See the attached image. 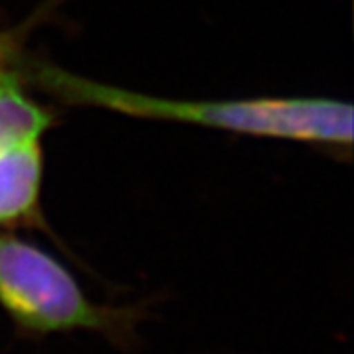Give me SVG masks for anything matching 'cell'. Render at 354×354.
Returning <instances> with one entry per match:
<instances>
[{
	"label": "cell",
	"instance_id": "obj_3",
	"mask_svg": "<svg viewBox=\"0 0 354 354\" xmlns=\"http://www.w3.org/2000/svg\"><path fill=\"white\" fill-rule=\"evenodd\" d=\"M44 146L32 140L0 152V230L48 225L41 215Z\"/></svg>",
	"mask_w": 354,
	"mask_h": 354
},
{
	"label": "cell",
	"instance_id": "obj_1",
	"mask_svg": "<svg viewBox=\"0 0 354 354\" xmlns=\"http://www.w3.org/2000/svg\"><path fill=\"white\" fill-rule=\"evenodd\" d=\"M22 71L32 85L57 101L162 120L213 128L239 136L301 142L351 152L354 138L353 104L325 97H256L223 101H185L114 87L69 73L46 62H30Z\"/></svg>",
	"mask_w": 354,
	"mask_h": 354
},
{
	"label": "cell",
	"instance_id": "obj_2",
	"mask_svg": "<svg viewBox=\"0 0 354 354\" xmlns=\"http://www.w3.org/2000/svg\"><path fill=\"white\" fill-rule=\"evenodd\" d=\"M0 305L34 333L111 325L106 311L88 299L62 262L8 230H0Z\"/></svg>",
	"mask_w": 354,
	"mask_h": 354
},
{
	"label": "cell",
	"instance_id": "obj_5",
	"mask_svg": "<svg viewBox=\"0 0 354 354\" xmlns=\"http://www.w3.org/2000/svg\"><path fill=\"white\" fill-rule=\"evenodd\" d=\"M22 55L18 51V41L12 32L0 34V87L10 83L14 79H20L22 71Z\"/></svg>",
	"mask_w": 354,
	"mask_h": 354
},
{
	"label": "cell",
	"instance_id": "obj_4",
	"mask_svg": "<svg viewBox=\"0 0 354 354\" xmlns=\"http://www.w3.org/2000/svg\"><path fill=\"white\" fill-rule=\"evenodd\" d=\"M51 127L53 113L26 93L22 77L0 87V152L24 142L44 140Z\"/></svg>",
	"mask_w": 354,
	"mask_h": 354
}]
</instances>
